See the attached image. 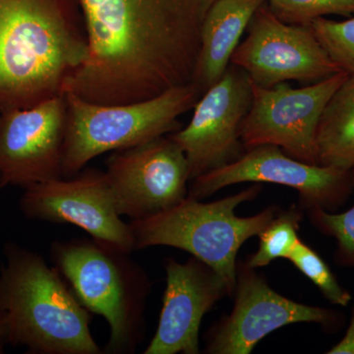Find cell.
<instances>
[{
    "label": "cell",
    "mask_w": 354,
    "mask_h": 354,
    "mask_svg": "<svg viewBox=\"0 0 354 354\" xmlns=\"http://www.w3.org/2000/svg\"><path fill=\"white\" fill-rule=\"evenodd\" d=\"M131 252L97 241H53L50 258L78 301L104 317L109 339L104 354H133L145 339L147 300L152 281Z\"/></svg>",
    "instance_id": "277c9868"
},
{
    "label": "cell",
    "mask_w": 354,
    "mask_h": 354,
    "mask_svg": "<svg viewBox=\"0 0 354 354\" xmlns=\"http://www.w3.org/2000/svg\"><path fill=\"white\" fill-rule=\"evenodd\" d=\"M7 346H9V341L6 318L3 311L0 309V354L6 353Z\"/></svg>",
    "instance_id": "cb8c5ba5"
},
{
    "label": "cell",
    "mask_w": 354,
    "mask_h": 354,
    "mask_svg": "<svg viewBox=\"0 0 354 354\" xmlns=\"http://www.w3.org/2000/svg\"><path fill=\"white\" fill-rule=\"evenodd\" d=\"M19 203L28 218L75 225L93 239L134 252L131 230L116 209L104 171L84 167L71 177L32 184Z\"/></svg>",
    "instance_id": "7c38bea8"
},
{
    "label": "cell",
    "mask_w": 354,
    "mask_h": 354,
    "mask_svg": "<svg viewBox=\"0 0 354 354\" xmlns=\"http://www.w3.org/2000/svg\"><path fill=\"white\" fill-rule=\"evenodd\" d=\"M309 26L335 64L354 74V16L344 21L318 18Z\"/></svg>",
    "instance_id": "44dd1931"
},
{
    "label": "cell",
    "mask_w": 354,
    "mask_h": 354,
    "mask_svg": "<svg viewBox=\"0 0 354 354\" xmlns=\"http://www.w3.org/2000/svg\"><path fill=\"white\" fill-rule=\"evenodd\" d=\"M272 183L297 190L304 209L330 211L342 206L354 190L353 171L307 164L277 146L246 150L230 164L193 179L188 196L202 200L234 184Z\"/></svg>",
    "instance_id": "ba28073f"
},
{
    "label": "cell",
    "mask_w": 354,
    "mask_h": 354,
    "mask_svg": "<svg viewBox=\"0 0 354 354\" xmlns=\"http://www.w3.org/2000/svg\"><path fill=\"white\" fill-rule=\"evenodd\" d=\"M201 95L192 83L130 104H97L64 92L67 118L62 176H75L102 153L177 131L179 116L194 108Z\"/></svg>",
    "instance_id": "8992f818"
},
{
    "label": "cell",
    "mask_w": 354,
    "mask_h": 354,
    "mask_svg": "<svg viewBox=\"0 0 354 354\" xmlns=\"http://www.w3.org/2000/svg\"><path fill=\"white\" fill-rule=\"evenodd\" d=\"M67 106L64 95L0 111V176L24 188L62 176Z\"/></svg>",
    "instance_id": "5bb4252c"
},
{
    "label": "cell",
    "mask_w": 354,
    "mask_h": 354,
    "mask_svg": "<svg viewBox=\"0 0 354 354\" xmlns=\"http://www.w3.org/2000/svg\"><path fill=\"white\" fill-rule=\"evenodd\" d=\"M165 290L155 335L144 354H199L203 318L232 293L225 279L206 263L165 261Z\"/></svg>",
    "instance_id": "9a60e30c"
},
{
    "label": "cell",
    "mask_w": 354,
    "mask_h": 354,
    "mask_svg": "<svg viewBox=\"0 0 354 354\" xmlns=\"http://www.w3.org/2000/svg\"><path fill=\"white\" fill-rule=\"evenodd\" d=\"M301 220L302 208L297 205L279 211L259 235L258 250L249 256L247 265L258 269L267 267L274 260L288 259L298 242L301 241L298 236Z\"/></svg>",
    "instance_id": "ac0fdd59"
},
{
    "label": "cell",
    "mask_w": 354,
    "mask_h": 354,
    "mask_svg": "<svg viewBox=\"0 0 354 354\" xmlns=\"http://www.w3.org/2000/svg\"><path fill=\"white\" fill-rule=\"evenodd\" d=\"M6 186H8V184H7L6 179L3 178L1 176H0V193H1V191L4 189V188L6 187Z\"/></svg>",
    "instance_id": "d4e9b609"
},
{
    "label": "cell",
    "mask_w": 354,
    "mask_h": 354,
    "mask_svg": "<svg viewBox=\"0 0 354 354\" xmlns=\"http://www.w3.org/2000/svg\"><path fill=\"white\" fill-rule=\"evenodd\" d=\"M310 221L323 234L337 241L335 260L337 265L354 268V205L344 213L321 208L307 209Z\"/></svg>",
    "instance_id": "7402d4cb"
},
{
    "label": "cell",
    "mask_w": 354,
    "mask_h": 354,
    "mask_svg": "<svg viewBox=\"0 0 354 354\" xmlns=\"http://www.w3.org/2000/svg\"><path fill=\"white\" fill-rule=\"evenodd\" d=\"M348 75L341 70L304 88H291L286 83L265 88L252 83L250 109L239 128L244 150L277 146L295 160L318 165L319 121L328 102Z\"/></svg>",
    "instance_id": "52a82bcc"
},
{
    "label": "cell",
    "mask_w": 354,
    "mask_h": 354,
    "mask_svg": "<svg viewBox=\"0 0 354 354\" xmlns=\"http://www.w3.org/2000/svg\"><path fill=\"white\" fill-rule=\"evenodd\" d=\"M266 3L279 19L288 24L309 25L328 15H354V0H266Z\"/></svg>",
    "instance_id": "ffe728a7"
},
{
    "label": "cell",
    "mask_w": 354,
    "mask_h": 354,
    "mask_svg": "<svg viewBox=\"0 0 354 354\" xmlns=\"http://www.w3.org/2000/svg\"><path fill=\"white\" fill-rule=\"evenodd\" d=\"M328 354H354V307L351 314V323L346 335L341 341L333 346Z\"/></svg>",
    "instance_id": "603a6c76"
},
{
    "label": "cell",
    "mask_w": 354,
    "mask_h": 354,
    "mask_svg": "<svg viewBox=\"0 0 354 354\" xmlns=\"http://www.w3.org/2000/svg\"><path fill=\"white\" fill-rule=\"evenodd\" d=\"M0 269V309L9 346L31 354H104L90 330L92 313L57 268L39 254L8 242Z\"/></svg>",
    "instance_id": "3957f363"
},
{
    "label": "cell",
    "mask_w": 354,
    "mask_h": 354,
    "mask_svg": "<svg viewBox=\"0 0 354 354\" xmlns=\"http://www.w3.org/2000/svg\"><path fill=\"white\" fill-rule=\"evenodd\" d=\"M230 64L245 71L252 83L271 88L288 81L316 83L341 68L309 25L288 24L263 4L254 14L248 35Z\"/></svg>",
    "instance_id": "9c48e42d"
},
{
    "label": "cell",
    "mask_w": 354,
    "mask_h": 354,
    "mask_svg": "<svg viewBox=\"0 0 354 354\" xmlns=\"http://www.w3.org/2000/svg\"><path fill=\"white\" fill-rule=\"evenodd\" d=\"M266 0H215L203 23L192 84L201 95L221 80L254 14Z\"/></svg>",
    "instance_id": "2e32d148"
},
{
    "label": "cell",
    "mask_w": 354,
    "mask_h": 354,
    "mask_svg": "<svg viewBox=\"0 0 354 354\" xmlns=\"http://www.w3.org/2000/svg\"><path fill=\"white\" fill-rule=\"evenodd\" d=\"M353 176H354V167L353 169Z\"/></svg>",
    "instance_id": "484cf974"
},
{
    "label": "cell",
    "mask_w": 354,
    "mask_h": 354,
    "mask_svg": "<svg viewBox=\"0 0 354 354\" xmlns=\"http://www.w3.org/2000/svg\"><path fill=\"white\" fill-rule=\"evenodd\" d=\"M88 53L75 0H0V111L64 95Z\"/></svg>",
    "instance_id": "7a4b0ae2"
},
{
    "label": "cell",
    "mask_w": 354,
    "mask_h": 354,
    "mask_svg": "<svg viewBox=\"0 0 354 354\" xmlns=\"http://www.w3.org/2000/svg\"><path fill=\"white\" fill-rule=\"evenodd\" d=\"M106 167L116 209L132 221L162 213L188 196L187 160L169 135L114 151Z\"/></svg>",
    "instance_id": "30bf717a"
},
{
    "label": "cell",
    "mask_w": 354,
    "mask_h": 354,
    "mask_svg": "<svg viewBox=\"0 0 354 354\" xmlns=\"http://www.w3.org/2000/svg\"><path fill=\"white\" fill-rule=\"evenodd\" d=\"M288 260L318 288L330 304L342 307L351 304V293L339 285L321 256L304 241L298 242Z\"/></svg>",
    "instance_id": "d6986e66"
},
{
    "label": "cell",
    "mask_w": 354,
    "mask_h": 354,
    "mask_svg": "<svg viewBox=\"0 0 354 354\" xmlns=\"http://www.w3.org/2000/svg\"><path fill=\"white\" fill-rule=\"evenodd\" d=\"M255 270L237 261L234 308L212 326L206 353L249 354L268 335L291 324L333 328L339 323V315L334 310L299 304L279 295Z\"/></svg>",
    "instance_id": "8fae6325"
},
{
    "label": "cell",
    "mask_w": 354,
    "mask_h": 354,
    "mask_svg": "<svg viewBox=\"0 0 354 354\" xmlns=\"http://www.w3.org/2000/svg\"><path fill=\"white\" fill-rule=\"evenodd\" d=\"M319 165L353 171L354 167V74L328 102L316 134Z\"/></svg>",
    "instance_id": "e0dca14e"
},
{
    "label": "cell",
    "mask_w": 354,
    "mask_h": 354,
    "mask_svg": "<svg viewBox=\"0 0 354 354\" xmlns=\"http://www.w3.org/2000/svg\"><path fill=\"white\" fill-rule=\"evenodd\" d=\"M252 101V81L230 65L221 80L199 97L187 127L169 134L187 160L190 180L242 155L239 128Z\"/></svg>",
    "instance_id": "4fadbf2b"
},
{
    "label": "cell",
    "mask_w": 354,
    "mask_h": 354,
    "mask_svg": "<svg viewBox=\"0 0 354 354\" xmlns=\"http://www.w3.org/2000/svg\"><path fill=\"white\" fill-rule=\"evenodd\" d=\"M88 57L64 92L104 104L152 99L192 82L215 0H75Z\"/></svg>",
    "instance_id": "6da1fadb"
},
{
    "label": "cell",
    "mask_w": 354,
    "mask_h": 354,
    "mask_svg": "<svg viewBox=\"0 0 354 354\" xmlns=\"http://www.w3.org/2000/svg\"><path fill=\"white\" fill-rule=\"evenodd\" d=\"M262 187L253 183L237 194L204 203L187 196L171 209L128 223L134 251L153 246L180 249L203 261L225 279L234 295L237 254L249 239L259 236L279 213L268 207L255 216L241 218L235 209L252 201Z\"/></svg>",
    "instance_id": "5b68a950"
}]
</instances>
